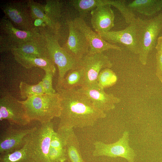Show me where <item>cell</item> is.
<instances>
[{"label":"cell","instance_id":"6da1fadb","mask_svg":"<svg viewBox=\"0 0 162 162\" xmlns=\"http://www.w3.org/2000/svg\"><path fill=\"white\" fill-rule=\"evenodd\" d=\"M56 89L60 97L62 108L57 130L92 126L98 119L106 117L105 112L96 107L79 88Z\"/></svg>","mask_w":162,"mask_h":162},{"label":"cell","instance_id":"7a4b0ae2","mask_svg":"<svg viewBox=\"0 0 162 162\" xmlns=\"http://www.w3.org/2000/svg\"><path fill=\"white\" fill-rule=\"evenodd\" d=\"M29 120L40 123L51 121L59 117L62 110L61 98L57 92L36 95L21 101Z\"/></svg>","mask_w":162,"mask_h":162},{"label":"cell","instance_id":"3957f363","mask_svg":"<svg viewBox=\"0 0 162 162\" xmlns=\"http://www.w3.org/2000/svg\"><path fill=\"white\" fill-rule=\"evenodd\" d=\"M38 28L46 41L51 59L58 68V76L56 86H58L69 71L80 66L81 60L73 57L61 46L59 37L45 23Z\"/></svg>","mask_w":162,"mask_h":162},{"label":"cell","instance_id":"277c9868","mask_svg":"<svg viewBox=\"0 0 162 162\" xmlns=\"http://www.w3.org/2000/svg\"><path fill=\"white\" fill-rule=\"evenodd\" d=\"M41 36L38 28L30 31L20 30L4 15L0 20V52H10L17 46Z\"/></svg>","mask_w":162,"mask_h":162},{"label":"cell","instance_id":"5b68a950","mask_svg":"<svg viewBox=\"0 0 162 162\" xmlns=\"http://www.w3.org/2000/svg\"><path fill=\"white\" fill-rule=\"evenodd\" d=\"M138 18L140 34L139 60L142 65H146L148 55L155 47L162 29V14L149 19Z\"/></svg>","mask_w":162,"mask_h":162},{"label":"cell","instance_id":"8992f818","mask_svg":"<svg viewBox=\"0 0 162 162\" xmlns=\"http://www.w3.org/2000/svg\"><path fill=\"white\" fill-rule=\"evenodd\" d=\"M54 130L51 121L40 123L36 129L28 135L27 142L35 162H50L49 150Z\"/></svg>","mask_w":162,"mask_h":162},{"label":"cell","instance_id":"52a82bcc","mask_svg":"<svg viewBox=\"0 0 162 162\" xmlns=\"http://www.w3.org/2000/svg\"><path fill=\"white\" fill-rule=\"evenodd\" d=\"M37 126L31 123L25 125L9 123L0 134V154L10 153L21 148L25 145L28 136L34 131Z\"/></svg>","mask_w":162,"mask_h":162},{"label":"cell","instance_id":"ba28073f","mask_svg":"<svg viewBox=\"0 0 162 162\" xmlns=\"http://www.w3.org/2000/svg\"><path fill=\"white\" fill-rule=\"evenodd\" d=\"M4 16L16 28L30 31L35 29L27 0H10L1 4Z\"/></svg>","mask_w":162,"mask_h":162},{"label":"cell","instance_id":"9c48e42d","mask_svg":"<svg viewBox=\"0 0 162 162\" xmlns=\"http://www.w3.org/2000/svg\"><path fill=\"white\" fill-rule=\"evenodd\" d=\"M107 42L122 44L132 53L138 54L140 46V34L138 18L125 29L98 33Z\"/></svg>","mask_w":162,"mask_h":162},{"label":"cell","instance_id":"30bf717a","mask_svg":"<svg viewBox=\"0 0 162 162\" xmlns=\"http://www.w3.org/2000/svg\"><path fill=\"white\" fill-rule=\"evenodd\" d=\"M129 134L125 131L122 136L117 142L106 144L97 141L94 143L92 155L94 157L106 156L111 158L121 157L128 162H134L136 154L129 144Z\"/></svg>","mask_w":162,"mask_h":162},{"label":"cell","instance_id":"8fae6325","mask_svg":"<svg viewBox=\"0 0 162 162\" xmlns=\"http://www.w3.org/2000/svg\"><path fill=\"white\" fill-rule=\"evenodd\" d=\"M80 64L84 74V81L82 87H86L99 86L97 80L101 70L110 68L113 66L109 58L103 53H88L81 60Z\"/></svg>","mask_w":162,"mask_h":162},{"label":"cell","instance_id":"7c38bea8","mask_svg":"<svg viewBox=\"0 0 162 162\" xmlns=\"http://www.w3.org/2000/svg\"><path fill=\"white\" fill-rule=\"evenodd\" d=\"M0 121L5 119L9 123L25 125L31 123L21 101L10 94L0 98Z\"/></svg>","mask_w":162,"mask_h":162},{"label":"cell","instance_id":"4fadbf2b","mask_svg":"<svg viewBox=\"0 0 162 162\" xmlns=\"http://www.w3.org/2000/svg\"><path fill=\"white\" fill-rule=\"evenodd\" d=\"M66 23L68 35L62 47L73 57L80 60L89 52V43L84 34L75 26L73 20L66 18Z\"/></svg>","mask_w":162,"mask_h":162},{"label":"cell","instance_id":"5bb4252c","mask_svg":"<svg viewBox=\"0 0 162 162\" xmlns=\"http://www.w3.org/2000/svg\"><path fill=\"white\" fill-rule=\"evenodd\" d=\"M73 21L75 26L84 34L90 46L89 53H103L109 50L121 51L120 47L107 42L98 34L94 32L83 18L79 16L75 18Z\"/></svg>","mask_w":162,"mask_h":162},{"label":"cell","instance_id":"9a60e30c","mask_svg":"<svg viewBox=\"0 0 162 162\" xmlns=\"http://www.w3.org/2000/svg\"><path fill=\"white\" fill-rule=\"evenodd\" d=\"M79 88L96 107L104 112L113 110L115 108V104L121 101L120 98L113 94L106 93L99 86Z\"/></svg>","mask_w":162,"mask_h":162},{"label":"cell","instance_id":"2e32d148","mask_svg":"<svg viewBox=\"0 0 162 162\" xmlns=\"http://www.w3.org/2000/svg\"><path fill=\"white\" fill-rule=\"evenodd\" d=\"M91 14L92 26L97 33L109 31L114 27L115 15L111 5L98 7Z\"/></svg>","mask_w":162,"mask_h":162},{"label":"cell","instance_id":"e0dca14e","mask_svg":"<svg viewBox=\"0 0 162 162\" xmlns=\"http://www.w3.org/2000/svg\"><path fill=\"white\" fill-rule=\"evenodd\" d=\"M10 52L13 54L28 57L51 59L46 41L41 35L40 37L17 46Z\"/></svg>","mask_w":162,"mask_h":162},{"label":"cell","instance_id":"ac0fdd59","mask_svg":"<svg viewBox=\"0 0 162 162\" xmlns=\"http://www.w3.org/2000/svg\"><path fill=\"white\" fill-rule=\"evenodd\" d=\"M64 2L59 0H47L44 6L45 14L55 26L60 37L64 23Z\"/></svg>","mask_w":162,"mask_h":162},{"label":"cell","instance_id":"d6986e66","mask_svg":"<svg viewBox=\"0 0 162 162\" xmlns=\"http://www.w3.org/2000/svg\"><path fill=\"white\" fill-rule=\"evenodd\" d=\"M66 135L56 131L51 138L49 156L50 162H65L68 160L65 147Z\"/></svg>","mask_w":162,"mask_h":162},{"label":"cell","instance_id":"ffe728a7","mask_svg":"<svg viewBox=\"0 0 162 162\" xmlns=\"http://www.w3.org/2000/svg\"><path fill=\"white\" fill-rule=\"evenodd\" d=\"M128 7L146 16H152L162 9V0H134L127 3Z\"/></svg>","mask_w":162,"mask_h":162},{"label":"cell","instance_id":"44dd1931","mask_svg":"<svg viewBox=\"0 0 162 162\" xmlns=\"http://www.w3.org/2000/svg\"><path fill=\"white\" fill-rule=\"evenodd\" d=\"M13 55L16 61L25 68L30 69L37 67L42 69L45 72H56L55 64L50 59L30 57L17 54Z\"/></svg>","mask_w":162,"mask_h":162},{"label":"cell","instance_id":"7402d4cb","mask_svg":"<svg viewBox=\"0 0 162 162\" xmlns=\"http://www.w3.org/2000/svg\"><path fill=\"white\" fill-rule=\"evenodd\" d=\"M84 81V72L80 64L78 68L69 71L60 85L56 86V88L66 90L74 89L82 87Z\"/></svg>","mask_w":162,"mask_h":162},{"label":"cell","instance_id":"603a6c76","mask_svg":"<svg viewBox=\"0 0 162 162\" xmlns=\"http://www.w3.org/2000/svg\"><path fill=\"white\" fill-rule=\"evenodd\" d=\"M65 147L70 162H84L81 154L80 144L74 128L66 132Z\"/></svg>","mask_w":162,"mask_h":162},{"label":"cell","instance_id":"cb8c5ba5","mask_svg":"<svg viewBox=\"0 0 162 162\" xmlns=\"http://www.w3.org/2000/svg\"><path fill=\"white\" fill-rule=\"evenodd\" d=\"M0 162H35L26 140L20 149L10 153L0 154Z\"/></svg>","mask_w":162,"mask_h":162},{"label":"cell","instance_id":"d4e9b609","mask_svg":"<svg viewBox=\"0 0 162 162\" xmlns=\"http://www.w3.org/2000/svg\"><path fill=\"white\" fill-rule=\"evenodd\" d=\"M27 1L34 21L37 19L42 20L46 26L58 36L60 40V36L55 26L45 14L44 5L33 0Z\"/></svg>","mask_w":162,"mask_h":162},{"label":"cell","instance_id":"484cf974","mask_svg":"<svg viewBox=\"0 0 162 162\" xmlns=\"http://www.w3.org/2000/svg\"><path fill=\"white\" fill-rule=\"evenodd\" d=\"M68 3L78 12L80 17L83 19L89 12L98 7L104 5V0H70Z\"/></svg>","mask_w":162,"mask_h":162},{"label":"cell","instance_id":"4316f807","mask_svg":"<svg viewBox=\"0 0 162 162\" xmlns=\"http://www.w3.org/2000/svg\"><path fill=\"white\" fill-rule=\"evenodd\" d=\"M127 1L124 0H105L106 5H112L120 12L127 23L134 22L136 19L134 12L128 7Z\"/></svg>","mask_w":162,"mask_h":162},{"label":"cell","instance_id":"83f0119b","mask_svg":"<svg viewBox=\"0 0 162 162\" xmlns=\"http://www.w3.org/2000/svg\"><path fill=\"white\" fill-rule=\"evenodd\" d=\"M117 81L116 74L110 68H105L101 70L97 80L99 86L103 89L113 86Z\"/></svg>","mask_w":162,"mask_h":162},{"label":"cell","instance_id":"f1b7e54d","mask_svg":"<svg viewBox=\"0 0 162 162\" xmlns=\"http://www.w3.org/2000/svg\"><path fill=\"white\" fill-rule=\"evenodd\" d=\"M19 88L22 98H27L44 94L41 81L35 85H30L21 82L20 83Z\"/></svg>","mask_w":162,"mask_h":162},{"label":"cell","instance_id":"f546056e","mask_svg":"<svg viewBox=\"0 0 162 162\" xmlns=\"http://www.w3.org/2000/svg\"><path fill=\"white\" fill-rule=\"evenodd\" d=\"M45 72V75L41 81L44 93L50 94L56 93L52 86V78L55 72L51 71Z\"/></svg>","mask_w":162,"mask_h":162},{"label":"cell","instance_id":"4dcf8cb0","mask_svg":"<svg viewBox=\"0 0 162 162\" xmlns=\"http://www.w3.org/2000/svg\"><path fill=\"white\" fill-rule=\"evenodd\" d=\"M156 75L162 83V51H157L156 54Z\"/></svg>","mask_w":162,"mask_h":162},{"label":"cell","instance_id":"1f68e13d","mask_svg":"<svg viewBox=\"0 0 162 162\" xmlns=\"http://www.w3.org/2000/svg\"><path fill=\"white\" fill-rule=\"evenodd\" d=\"M155 48L157 51H162V35L157 39Z\"/></svg>","mask_w":162,"mask_h":162},{"label":"cell","instance_id":"d6a6232c","mask_svg":"<svg viewBox=\"0 0 162 162\" xmlns=\"http://www.w3.org/2000/svg\"><path fill=\"white\" fill-rule=\"evenodd\" d=\"M44 23L43 21L39 19H36L34 21V26L36 28L41 26Z\"/></svg>","mask_w":162,"mask_h":162},{"label":"cell","instance_id":"836d02e7","mask_svg":"<svg viewBox=\"0 0 162 162\" xmlns=\"http://www.w3.org/2000/svg\"><path fill=\"white\" fill-rule=\"evenodd\" d=\"M160 162H162V160Z\"/></svg>","mask_w":162,"mask_h":162}]
</instances>
